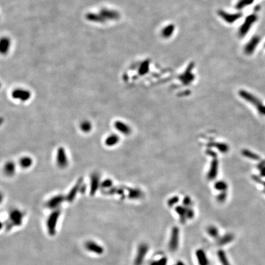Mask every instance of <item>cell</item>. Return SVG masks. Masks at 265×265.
Returning a JSON list of instances; mask_svg holds the SVG:
<instances>
[{
	"label": "cell",
	"instance_id": "6da1fadb",
	"mask_svg": "<svg viewBox=\"0 0 265 265\" xmlns=\"http://www.w3.org/2000/svg\"><path fill=\"white\" fill-rule=\"evenodd\" d=\"M60 211L55 209L54 211L50 215L47 220V228L48 233L50 235L53 236L55 234L56 228L58 223V220L60 215Z\"/></svg>",
	"mask_w": 265,
	"mask_h": 265
},
{
	"label": "cell",
	"instance_id": "7a4b0ae2",
	"mask_svg": "<svg viewBox=\"0 0 265 265\" xmlns=\"http://www.w3.org/2000/svg\"><path fill=\"white\" fill-rule=\"evenodd\" d=\"M257 20V16L256 14H251L247 17L242 26L239 28V34L241 37L246 35L248 31L253 25V24Z\"/></svg>",
	"mask_w": 265,
	"mask_h": 265
},
{
	"label": "cell",
	"instance_id": "3957f363",
	"mask_svg": "<svg viewBox=\"0 0 265 265\" xmlns=\"http://www.w3.org/2000/svg\"><path fill=\"white\" fill-rule=\"evenodd\" d=\"M23 217V213L19 209H15L9 213V222L13 225L20 226L22 223Z\"/></svg>",
	"mask_w": 265,
	"mask_h": 265
},
{
	"label": "cell",
	"instance_id": "277c9868",
	"mask_svg": "<svg viewBox=\"0 0 265 265\" xmlns=\"http://www.w3.org/2000/svg\"><path fill=\"white\" fill-rule=\"evenodd\" d=\"M31 96L30 91L22 88L14 90L12 92V96L14 99H18L21 101H27L30 99Z\"/></svg>",
	"mask_w": 265,
	"mask_h": 265
},
{
	"label": "cell",
	"instance_id": "5b68a950",
	"mask_svg": "<svg viewBox=\"0 0 265 265\" xmlns=\"http://www.w3.org/2000/svg\"><path fill=\"white\" fill-rule=\"evenodd\" d=\"M56 163L61 168H64L68 164V160L64 148L60 147L58 148L56 153Z\"/></svg>",
	"mask_w": 265,
	"mask_h": 265
},
{
	"label": "cell",
	"instance_id": "8992f818",
	"mask_svg": "<svg viewBox=\"0 0 265 265\" xmlns=\"http://www.w3.org/2000/svg\"><path fill=\"white\" fill-rule=\"evenodd\" d=\"M219 15L228 23H233L242 17L241 13H230L224 11H220Z\"/></svg>",
	"mask_w": 265,
	"mask_h": 265
},
{
	"label": "cell",
	"instance_id": "52a82bcc",
	"mask_svg": "<svg viewBox=\"0 0 265 265\" xmlns=\"http://www.w3.org/2000/svg\"><path fill=\"white\" fill-rule=\"evenodd\" d=\"M148 250V247L146 244H140L138 248L137 255L135 260V265H141L143 263L144 259L146 256V253H147Z\"/></svg>",
	"mask_w": 265,
	"mask_h": 265
},
{
	"label": "cell",
	"instance_id": "ba28073f",
	"mask_svg": "<svg viewBox=\"0 0 265 265\" xmlns=\"http://www.w3.org/2000/svg\"><path fill=\"white\" fill-rule=\"evenodd\" d=\"M179 229L176 227H174L172 230L171 237L170 239V242L169 244V247L171 251H175L179 245Z\"/></svg>",
	"mask_w": 265,
	"mask_h": 265
},
{
	"label": "cell",
	"instance_id": "9c48e42d",
	"mask_svg": "<svg viewBox=\"0 0 265 265\" xmlns=\"http://www.w3.org/2000/svg\"><path fill=\"white\" fill-rule=\"evenodd\" d=\"M85 247L88 251L95 254L101 255L104 252V248L94 241H87L85 243Z\"/></svg>",
	"mask_w": 265,
	"mask_h": 265
},
{
	"label": "cell",
	"instance_id": "30bf717a",
	"mask_svg": "<svg viewBox=\"0 0 265 265\" xmlns=\"http://www.w3.org/2000/svg\"><path fill=\"white\" fill-rule=\"evenodd\" d=\"M64 200V198L63 195H56L52 198L47 202V207L50 209H56L58 207L60 206L61 204Z\"/></svg>",
	"mask_w": 265,
	"mask_h": 265
},
{
	"label": "cell",
	"instance_id": "8fae6325",
	"mask_svg": "<svg viewBox=\"0 0 265 265\" xmlns=\"http://www.w3.org/2000/svg\"><path fill=\"white\" fill-rule=\"evenodd\" d=\"M260 42V38L257 36L253 37L244 47V51L246 54H252Z\"/></svg>",
	"mask_w": 265,
	"mask_h": 265
},
{
	"label": "cell",
	"instance_id": "7c38bea8",
	"mask_svg": "<svg viewBox=\"0 0 265 265\" xmlns=\"http://www.w3.org/2000/svg\"><path fill=\"white\" fill-rule=\"evenodd\" d=\"M82 183V179L80 178L77 182V183L75 184V185L71 188L70 193L68 194L66 198V200L68 202H72L74 199L75 198L79 189L82 187H81Z\"/></svg>",
	"mask_w": 265,
	"mask_h": 265
},
{
	"label": "cell",
	"instance_id": "4fadbf2b",
	"mask_svg": "<svg viewBox=\"0 0 265 265\" xmlns=\"http://www.w3.org/2000/svg\"><path fill=\"white\" fill-rule=\"evenodd\" d=\"M99 177L96 174H94L91 177V183H90V194L94 195L98 188H99Z\"/></svg>",
	"mask_w": 265,
	"mask_h": 265
},
{
	"label": "cell",
	"instance_id": "5bb4252c",
	"mask_svg": "<svg viewBox=\"0 0 265 265\" xmlns=\"http://www.w3.org/2000/svg\"><path fill=\"white\" fill-rule=\"evenodd\" d=\"M114 127L116 130L123 134L128 135L131 131L130 127L127 125H126L125 123L121 121H116L114 123Z\"/></svg>",
	"mask_w": 265,
	"mask_h": 265
},
{
	"label": "cell",
	"instance_id": "9a60e30c",
	"mask_svg": "<svg viewBox=\"0 0 265 265\" xmlns=\"http://www.w3.org/2000/svg\"><path fill=\"white\" fill-rule=\"evenodd\" d=\"M198 261L200 265H208L209 261L208 258L203 250H198L196 252Z\"/></svg>",
	"mask_w": 265,
	"mask_h": 265
},
{
	"label": "cell",
	"instance_id": "2e32d148",
	"mask_svg": "<svg viewBox=\"0 0 265 265\" xmlns=\"http://www.w3.org/2000/svg\"><path fill=\"white\" fill-rule=\"evenodd\" d=\"M119 141V136L117 135L112 134L107 137L105 140V144L107 146L112 147L117 144Z\"/></svg>",
	"mask_w": 265,
	"mask_h": 265
},
{
	"label": "cell",
	"instance_id": "e0dca14e",
	"mask_svg": "<svg viewBox=\"0 0 265 265\" xmlns=\"http://www.w3.org/2000/svg\"><path fill=\"white\" fill-rule=\"evenodd\" d=\"M174 29L175 28L173 25H169L165 27L161 31L162 36L165 38L171 37L174 31Z\"/></svg>",
	"mask_w": 265,
	"mask_h": 265
},
{
	"label": "cell",
	"instance_id": "ac0fdd59",
	"mask_svg": "<svg viewBox=\"0 0 265 265\" xmlns=\"http://www.w3.org/2000/svg\"><path fill=\"white\" fill-rule=\"evenodd\" d=\"M4 171L6 175L12 176L13 175L15 171V165L12 161L7 162L5 165L4 168Z\"/></svg>",
	"mask_w": 265,
	"mask_h": 265
},
{
	"label": "cell",
	"instance_id": "d6986e66",
	"mask_svg": "<svg viewBox=\"0 0 265 265\" xmlns=\"http://www.w3.org/2000/svg\"><path fill=\"white\" fill-rule=\"evenodd\" d=\"M33 164V160L29 156H23L19 160V164L22 168H30Z\"/></svg>",
	"mask_w": 265,
	"mask_h": 265
},
{
	"label": "cell",
	"instance_id": "ffe728a7",
	"mask_svg": "<svg viewBox=\"0 0 265 265\" xmlns=\"http://www.w3.org/2000/svg\"><path fill=\"white\" fill-rule=\"evenodd\" d=\"M254 0H239L237 3L236 7L238 9H241L251 4Z\"/></svg>",
	"mask_w": 265,
	"mask_h": 265
},
{
	"label": "cell",
	"instance_id": "44dd1931",
	"mask_svg": "<svg viewBox=\"0 0 265 265\" xmlns=\"http://www.w3.org/2000/svg\"><path fill=\"white\" fill-rule=\"evenodd\" d=\"M92 128V125L88 121H84L80 124V129L84 132H88L91 131Z\"/></svg>",
	"mask_w": 265,
	"mask_h": 265
},
{
	"label": "cell",
	"instance_id": "7402d4cb",
	"mask_svg": "<svg viewBox=\"0 0 265 265\" xmlns=\"http://www.w3.org/2000/svg\"><path fill=\"white\" fill-rule=\"evenodd\" d=\"M176 212L179 215L181 222H184L187 217V211L182 207H177L176 208Z\"/></svg>",
	"mask_w": 265,
	"mask_h": 265
},
{
	"label": "cell",
	"instance_id": "603a6c76",
	"mask_svg": "<svg viewBox=\"0 0 265 265\" xmlns=\"http://www.w3.org/2000/svg\"><path fill=\"white\" fill-rule=\"evenodd\" d=\"M218 255H219V260L220 261V262L222 263L223 265H230L229 262L228 261V259L227 258V256L225 254V253L223 252V251H219L218 253Z\"/></svg>",
	"mask_w": 265,
	"mask_h": 265
},
{
	"label": "cell",
	"instance_id": "cb8c5ba5",
	"mask_svg": "<svg viewBox=\"0 0 265 265\" xmlns=\"http://www.w3.org/2000/svg\"><path fill=\"white\" fill-rule=\"evenodd\" d=\"M233 235H231L230 234L227 235L225 236H223L222 239H220L219 244L223 245V244H228L230 242H231L232 240H233Z\"/></svg>",
	"mask_w": 265,
	"mask_h": 265
},
{
	"label": "cell",
	"instance_id": "d4e9b609",
	"mask_svg": "<svg viewBox=\"0 0 265 265\" xmlns=\"http://www.w3.org/2000/svg\"><path fill=\"white\" fill-rule=\"evenodd\" d=\"M208 231L209 235L213 237H216L219 236V231L217 228H215V227L212 226L209 227L208 229Z\"/></svg>",
	"mask_w": 265,
	"mask_h": 265
},
{
	"label": "cell",
	"instance_id": "484cf974",
	"mask_svg": "<svg viewBox=\"0 0 265 265\" xmlns=\"http://www.w3.org/2000/svg\"><path fill=\"white\" fill-rule=\"evenodd\" d=\"M113 182L110 179H106L101 183V187L104 189H109L112 187Z\"/></svg>",
	"mask_w": 265,
	"mask_h": 265
},
{
	"label": "cell",
	"instance_id": "4316f807",
	"mask_svg": "<svg viewBox=\"0 0 265 265\" xmlns=\"http://www.w3.org/2000/svg\"><path fill=\"white\" fill-rule=\"evenodd\" d=\"M140 192H139L138 190L131 189L130 191L129 192V197L132 198V199L139 198L140 197Z\"/></svg>",
	"mask_w": 265,
	"mask_h": 265
},
{
	"label": "cell",
	"instance_id": "83f0119b",
	"mask_svg": "<svg viewBox=\"0 0 265 265\" xmlns=\"http://www.w3.org/2000/svg\"><path fill=\"white\" fill-rule=\"evenodd\" d=\"M167 259L165 257L160 259L158 261H153L150 265H167Z\"/></svg>",
	"mask_w": 265,
	"mask_h": 265
},
{
	"label": "cell",
	"instance_id": "f1b7e54d",
	"mask_svg": "<svg viewBox=\"0 0 265 265\" xmlns=\"http://www.w3.org/2000/svg\"><path fill=\"white\" fill-rule=\"evenodd\" d=\"M175 265H184V264L182 263V262H180V261H179V262H178L176 264H175Z\"/></svg>",
	"mask_w": 265,
	"mask_h": 265
}]
</instances>
